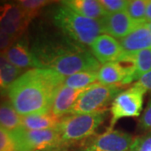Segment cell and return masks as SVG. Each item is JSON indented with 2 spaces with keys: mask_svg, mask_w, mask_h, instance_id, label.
<instances>
[{
  "mask_svg": "<svg viewBox=\"0 0 151 151\" xmlns=\"http://www.w3.org/2000/svg\"><path fill=\"white\" fill-rule=\"evenodd\" d=\"M100 67L99 61L86 49L64 55L49 66L64 77L82 71L97 72Z\"/></svg>",
  "mask_w": 151,
  "mask_h": 151,
  "instance_id": "cell-8",
  "label": "cell"
},
{
  "mask_svg": "<svg viewBox=\"0 0 151 151\" xmlns=\"http://www.w3.org/2000/svg\"><path fill=\"white\" fill-rule=\"evenodd\" d=\"M36 151H38V150H36Z\"/></svg>",
  "mask_w": 151,
  "mask_h": 151,
  "instance_id": "cell-33",
  "label": "cell"
},
{
  "mask_svg": "<svg viewBox=\"0 0 151 151\" xmlns=\"http://www.w3.org/2000/svg\"><path fill=\"white\" fill-rule=\"evenodd\" d=\"M60 4L82 16L92 19L101 20L108 14L100 2L96 0H65Z\"/></svg>",
  "mask_w": 151,
  "mask_h": 151,
  "instance_id": "cell-16",
  "label": "cell"
},
{
  "mask_svg": "<svg viewBox=\"0 0 151 151\" xmlns=\"http://www.w3.org/2000/svg\"><path fill=\"white\" fill-rule=\"evenodd\" d=\"M119 91L117 86L94 83L79 97L69 113L75 115L106 111L107 105L119 95Z\"/></svg>",
  "mask_w": 151,
  "mask_h": 151,
  "instance_id": "cell-5",
  "label": "cell"
},
{
  "mask_svg": "<svg viewBox=\"0 0 151 151\" xmlns=\"http://www.w3.org/2000/svg\"><path fill=\"white\" fill-rule=\"evenodd\" d=\"M146 23L151 22V0L148 1V4L146 8V14H145Z\"/></svg>",
  "mask_w": 151,
  "mask_h": 151,
  "instance_id": "cell-30",
  "label": "cell"
},
{
  "mask_svg": "<svg viewBox=\"0 0 151 151\" xmlns=\"http://www.w3.org/2000/svg\"><path fill=\"white\" fill-rule=\"evenodd\" d=\"M148 4L147 0H133L129 1L126 11L136 25L145 24L146 8Z\"/></svg>",
  "mask_w": 151,
  "mask_h": 151,
  "instance_id": "cell-21",
  "label": "cell"
},
{
  "mask_svg": "<svg viewBox=\"0 0 151 151\" xmlns=\"http://www.w3.org/2000/svg\"><path fill=\"white\" fill-rule=\"evenodd\" d=\"M136 84L142 86L145 90H146V92L149 91L151 92V70L143 76L140 79L136 82Z\"/></svg>",
  "mask_w": 151,
  "mask_h": 151,
  "instance_id": "cell-29",
  "label": "cell"
},
{
  "mask_svg": "<svg viewBox=\"0 0 151 151\" xmlns=\"http://www.w3.org/2000/svg\"><path fill=\"white\" fill-rule=\"evenodd\" d=\"M0 151H18L12 132L0 125Z\"/></svg>",
  "mask_w": 151,
  "mask_h": 151,
  "instance_id": "cell-24",
  "label": "cell"
},
{
  "mask_svg": "<svg viewBox=\"0 0 151 151\" xmlns=\"http://www.w3.org/2000/svg\"><path fill=\"white\" fill-rule=\"evenodd\" d=\"M129 151H151V131L134 139Z\"/></svg>",
  "mask_w": 151,
  "mask_h": 151,
  "instance_id": "cell-26",
  "label": "cell"
},
{
  "mask_svg": "<svg viewBox=\"0 0 151 151\" xmlns=\"http://www.w3.org/2000/svg\"><path fill=\"white\" fill-rule=\"evenodd\" d=\"M139 126L143 129L151 130V100L148 103L139 119Z\"/></svg>",
  "mask_w": 151,
  "mask_h": 151,
  "instance_id": "cell-27",
  "label": "cell"
},
{
  "mask_svg": "<svg viewBox=\"0 0 151 151\" xmlns=\"http://www.w3.org/2000/svg\"><path fill=\"white\" fill-rule=\"evenodd\" d=\"M53 21L63 35L84 47L104 33L102 20L82 16L62 4L55 9Z\"/></svg>",
  "mask_w": 151,
  "mask_h": 151,
  "instance_id": "cell-2",
  "label": "cell"
},
{
  "mask_svg": "<svg viewBox=\"0 0 151 151\" xmlns=\"http://www.w3.org/2000/svg\"><path fill=\"white\" fill-rule=\"evenodd\" d=\"M90 48L95 58L103 64L115 61L123 53L120 42L106 34L99 35L90 45Z\"/></svg>",
  "mask_w": 151,
  "mask_h": 151,
  "instance_id": "cell-11",
  "label": "cell"
},
{
  "mask_svg": "<svg viewBox=\"0 0 151 151\" xmlns=\"http://www.w3.org/2000/svg\"><path fill=\"white\" fill-rule=\"evenodd\" d=\"M12 134L18 151H54L63 145L56 129L28 130L21 126Z\"/></svg>",
  "mask_w": 151,
  "mask_h": 151,
  "instance_id": "cell-4",
  "label": "cell"
},
{
  "mask_svg": "<svg viewBox=\"0 0 151 151\" xmlns=\"http://www.w3.org/2000/svg\"><path fill=\"white\" fill-rule=\"evenodd\" d=\"M62 118L55 116L50 111L45 113H34L22 117V126L28 130L56 129Z\"/></svg>",
  "mask_w": 151,
  "mask_h": 151,
  "instance_id": "cell-17",
  "label": "cell"
},
{
  "mask_svg": "<svg viewBox=\"0 0 151 151\" xmlns=\"http://www.w3.org/2000/svg\"><path fill=\"white\" fill-rule=\"evenodd\" d=\"M96 80H97V72L82 71L65 77L62 85L73 89H84L94 84Z\"/></svg>",
  "mask_w": 151,
  "mask_h": 151,
  "instance_id": "cell-19",
  "label": "cell"
},
{
  "mask_svg": "<svg viewBox=\"0 0 151 151\" xmlns=\"http://www.w3.org/2000/svg\"><path fill=\"white\" fill-rule=\"evenodd\" d=\"M83 49L86 48L75 43L65 35H61L40 40L35 44L31 51L39 62L40 68H49L60 56Z\"/></svg>",
  "mask_w": 151,
  "mask_h": 151,
  "instance_id": "cell-6",
  "label": "cell"
},
{
  "mask_svg": "<svg viewBox=\"0 0 151 151\" xmlns=\"http://www.w3.org/2000/svg\"><path fill=\"white\" fill-rule=\"evenodd\" d=\"M14 43V40L0 29V52H4Z\"/></svg>",
  "mask_w": 151,
  "mask_h": 151,
  "instance_id": "cell-28",
  "label": "cell"
},
{
  "mask_svg": "<svg viewBox=\"0 0 151 151\" xmlns=\"http://www.w3.org/2000/svg\"><path fill=\"white\" fill-rule=\"evenodd\" d=\"M51 3L50 1L46 0H20L18 1L19 5L24 11L27 16L32 19L35 16L37 15L39 11L41 10L45 6Z\"/></svg>",
  "mask_w": 151,
  "mask_h": 151,
  "instance_id": "cell-23",
  "label": "cell"
},
{
  "mask_svg": "<svg viewBox=\"0 0 151 151\" xmlns=\"http://www.w3.org/2000/svg\"><path fill=\"white\" fill-rule=\"evenodd\" d=\"M5 54L11 64L20 70L28 68H40L35 56L29 49L28 44L24 40H19L13 44Z\"/></svg>",
  "mask_w": 151,
  "mask_h": 151,
  "instance_id": "cell-14",
  "label": "cell"
},
{
  "mask_svg": "<svg viewBox=\"0 0 151 151\" xmlns=\"http://www.w3.org/2000/svg\"><path fill=\"white\" fill-rule=\"evenodd\" d=\"M0 125L10 132L22 126V116L17 113L10 102L0 103Z\"/></svg>",
  "mask_w": 151,
  "mask_h": 151,
  "instance_id": "cell-18",
  "label": "cell"
},
{
  "mask_svg": "<svg viewBox=\"0 0 151 151\" xmlns=\"http://www.w3.org/2000/svg\"><path fill=\"white\" fill-rule=\"evenodd\" d=\"M30 20L19 4L0 5V29L14 40L21 36Z\"/></svg>",
  "mask_w": 151,
  "mask_h": 151,
  "instance_id": "cell-9",
  "label": "cell"
},
{
  "mask_svg": "<svg viewBox=\"0 0 151 151\" xmlns=\"http://www.w3.org/2000/svg\"><path fill=\"white\" fill-rule=\"evenodd\" d=\"M145 25L148 27V29L151 31V22H149V23H145Z\"/></svg>",
  "mask_w": 151,
  "mask_h": 151,
  "instance_id": "cell-31",
  "label": "cell"
},
{
  "mask_svg": "<svg viewBox=\"0 0 151 151\" xmlns=\"http://www.w3.org/2000/svg\"><path fill=\"white\" fill-rule=\"evenodd\" d=\"M107 111L64 117L57 126L63 145L74 143L92 135L107 118Z\"/></svg>",
  "mask_w": 151,
  "mask_h": 151,
  "instance_id": "cell-3",
  "label": "cell"
},
{
  "mask_svg": "<svg viewBox=\"0 0 151 151\" xmlns=\"http://www.w3.org/2000/svg\"><path fill=\"white\" fill-rule=\"evenodd\" d=\"M101 20L104 33H108V35L121 40L126 37L136 26H138L130 19L126 10L115 14H108Z\"/></svg>",
  "mask_w": 151,
  "mask_h": 151,
  "instance_id": "cell-12",
  "label": "cell"
},
{
  "mask_svg": "<svg viewBox=\"0 0 151 151\" xmlns=\"http://www.w3.org/2000/svg\"><path fill=\"white\" fill-rule=\"evenodd\" d=\"M134 63V73L132 82L139 81L143 76L151 70V49L144 50L133 54Z\"/></svg>",
  "mask_w": 151,
  "mask_h": 151,
  "instance_id": "cell-20",
  "label": "cell"
},
{
  "mask_svg": "<svg viewBox=\"0 0 151 151\" xmlns=\"http://www.w3.org/2000/svg\"><path fill=\"white\" fill-rule=\"evenodd\" d=\"M0 88H3V86H2V81H1V78H0Z\"/></svg>",
  "mask_w": 151,
  "mask_h": 151,
  "instance_id": "cell-32",
  "label": "cell"
},
{
  "mask_svg": "<svg viewBox=\"0 0 151 151\" xmlns=\"http://www.w3.org/2000/svg\"><path fill=\"white\" fill-rule=\"evenodd\" d=\"M134 140L129 134L108 129L91 141L81 151H129Z\"/></svg>",
  "mask_w": 151,
  "mask_h": 151,
  "instance_id": "cell-10",
  "label": "cell"
},
{
  "mask_svg": "<svg viewBox=\"0 0 151 151\" xmlns=\"http://www.w3.org/2000/svg\"><path fill=\"white\" fill-rule=\"evenodd\" d=\"M124 54H134L151 49V31L145 24H139L120 40Z\"/></svg>",
  "mask_w": 151,
  "mask_h": 151,
  "instance_id": "cell-13",
  "label": "cell"
},
{
  "mask_svg": "<svg viewBox=\"0 0 151 151\" xmlns=\"http://www.w3.org/2000/svg\"><path fill=\"white\" fill-rule=\"evenodd\" d=\"M107 14H115L126 10L129 1L127 0H99Z\"/></svg>",
  "mask_w": 151,
  "mask_h": 151,
  "instance_id": "cell-25",
  "label": "cell"
},
{
  "mask_svg": "<svg viewBox=\"0 0 151 151\" xmlns=\"http://www.w3.org/2000/svg\"><path fill=\"white\" fill-rule=\"evenodd\" d=\"M65 78L50 68L27 70L8 88L11 104L22 117L48 113L55 93Z\"/></svg>",
  "mask_w": 151,
  "mask_h": 151,
  "instance_id": "cell-1",
  "label": "cell"
},
{
  "mask_svg": "<svg viewBox=\"0 0 151 151\" xmlns=\"http://www.w3.org/2000/svg\"><path fill=\"white\" fill-rule=\"evenodd\" d=\"M22 70L9 62L0 69V78L2 81L3 89H8L17 80L21 74Z\"/></svg>",
  "mask_w": 151,
  "mask_h": 151,
  "instance_id": "cell-22",
  "label": "cell"
},
{
  "mask_svg": "<svg viewBox=\"0 0 151 151\" xmlns=\"http://www.w3.org/2000/svg\"><path fill=\"white\" fill-rule=\"evenodd\" d=\"M145 92L146 90L135 83L126 91L120 92L114 98L111 106L112 118L109 129H113L119 119L140 115Z\"/></svg>",
  "mask_w": 151,
  "mask_h": 151,
  "instance_id": "cell-7",
  "label": "cell"
},
{
  "mask_svg": "<svg viewBox=\"0 0 151 151\" xmlns=\"http://www.w3.org/2000/svg\"><path fill=\"white\" fill-rule=\"evenodd\" d=\"M87 89H73L64 85L60 86L55 93L50 112L55 116L62 118L69 113L73 105L83 92Z\"/></svg>",
  "mask_w": 151,
  "mask_h": 151,
  "instance_id": "cell-15",
  "label": "cell"
}]
</instances>
